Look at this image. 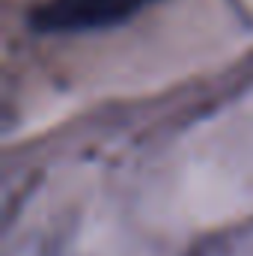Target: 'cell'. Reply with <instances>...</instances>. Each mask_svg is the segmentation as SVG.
Segmentation results:
<instances>
[{
    "label": "cell",
    "instance_id": "cell-1",
    "mask_svg": "<svg viewBox=\"0 0 253 256\" xmlns=\"http://www.w3.org/2000/svg\"><path fill=\"white\" fill-rule=\"evenodd\" d=\"M149 0H45L30 12V27L42 36L110 30L134 18Z\"/></svg>",
    "mask_w": 253,
    "mask_h": 256
}]
</instances>
